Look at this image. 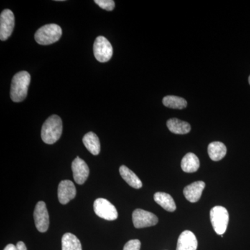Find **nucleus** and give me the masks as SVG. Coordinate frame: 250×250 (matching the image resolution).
Here are the masks:
<instances>
[{"label":"nucleus","mask_w":250,"mask_h":250,"mask_svg":"<svg viewBox=\"0 0 250 250\" xmlns=\"http://www.w3.org/2000/svg\"><path fill=\"white\" fill-rule=\"evenodd\" d=\"M30 82L31 76L29 72L21 71L14 75L10 92V96L14 103H21L25 100Z\"/></svg>","instance_id":"f257e3e1"},{"label":"nucleus","mask_w":250,"mask_h":250,"mask_svg":"<svg viewBox=\"0 0 250 250\" xmlns=\"http://www.w3.org/2000/svg\"><path fill=\"white\" fill-rule=\"evenodd\" d=\"M62 131V119L57 115H53L47 118L42 125L41 138L46 144H54L60 139Z\"/></svg>","instance_id":"f03ea898"},{"label":"nucleus","mask_w":250,"mask_h":250,"mask_svg":"<svg viewBox=\"0 0 250 250\" xmlns=\"http://www.w3.org/2000/svg\"><path fill=\"white\" fill-rule=\"evenodd\" d=\"M62 36V28L56 24H49L36 31L35 40L40 45H51L57 42Z\"/></svg>","instance_id":"7ed1b4c3"},{"label":"nucleus","mask_w":250,"mask_h":250,"mask_svg":"<svg viewBox=\"0 0 250 250\" xmlns=\"http://www.w3.org/2000/svg\"><path fill=\"white\" fill-rule=\"evenodd\" d=\"M210 218L215 232L223 236L228 229L229 219L228 210L221 206H216L210 210Z\"/></svg>","instance_id":"20e7f679"},{"label":"nucleus","mask_w":250,"mask_h":250,"mask_svg":"<svg viewBox=\"0 0 250 250\" xmlns=\"http://www.w3.org/2000/svg\"><path fill=\"white\" fill-rule=\"evenodd\" d=\"M93 53L95 59L99 62H106L111 59L113 49L109 41L104 37L98 36L93 45Z\"/></svg>","instance_id":"39448f33"},{"label":"nucleus","mask_w":250,"mask_h":250,"mask_svg":"<svg viewBox=\"0 0 250 250\" xmlns=\"http://www.w3.org/2000/svg\"><path fill=\"white\" fill-rule=\"evenodd\" d=\"M93 208L95 214L100 218L110 221L118 218V213L116 207L106 199H97L94 202Z\"/></svg>","instance_id":"423d86ee"},{"label":"nucleus","mask_w":250,"mask_h":250,"mask_svg":"<svg viewBox=\"0 0 250 250\" xmlns=\"http://www.w3.org/2000/svg\"><path fill=\"white\" fill-rule=\"evenodd\" d=\"M133 223L137 229L154 226L159 222L157 216L151 212L137 208L133 212Z\"/></svg>","instance_id":"0eeeda50"},{"label":"nucleus","mask_w":250,"mask_h":250,"mask_svg":"<svg viewBox=\"0 0 250 250\" xmlns=\"http://www.w3.org/2000/svg\"><path fill=\"white\" fill-rule=\"evenodd\" d=\"M15 27L14 13L10 9H5L0 15V39L7 40L12 34Z\"/></svg>","instance_id":"6e6552de"},{"label":"nucleus","mask_w":250,"mask_h":250,"mask_svg":"<svg viewBox=\"0 0 250 250\" xmlns=\"http://www.w3.org/2000/svg\"><path fill=\"white\" fill-rule=\"evenodd\" d=\"M36 228L41 233L46 232L49 225V213L45 202L40 201L36 206L34 213Z\"/></svg>","instance_id":"1a4fd4ad"},{"label":"nucleus","mask_w":250,"mask_h":250,"mask_svg":"<svg viewBox=\"0 0 250 250\" xmlns=\"http://www.w3.org/2000/svg\"><path fill=\"white\" fill-rule=\"evenodd\" d=\"M73 178L77 184H83L89 176V167L83 159L77 156L72 163Z\"/></svg>","instance_id":"9d476101"},{"label":"nucleus","mask_w":250,"mask_h":250,"mask_svg":"<svg viewBox=\"0 0 250 250\" xmlns=\"http://www.w3.org/2000/svg\"><path fill=\"white\" fill-rule=\"evenodd\" d=\"M75 184L70 180L62 181L58 187V198L62 205H67L76 196Z\"/></svg>","instance_id":"9b49d317"},{"label":"nucleus","mask_w":250,"mask_h":250,"mask_svg":"<svg viewBox=\"0 0 250 250\" xmlns=\"http://www.w3.org/2000/svg\"><path fill=\"white\" fill-rule=\"evenodd\" d=\"M197 246L198 243L195 235L192 231L187 230L179 236L176 250H197Z\"/></svg>","instance_id":"f8f14e48"},{"label":"nucleus","mask_w":250,"mask_h":250,"mask_svg":"<svg viewBox=\"0 0 250 250\" xmlns=\"http://www.w3.org/2000/svg\"><path fill=\"white\" fill-rule=\"evenodd\" d=\"M205 188V183L202 181L194 182L184 189L186 199L192 203L198 202Z\"/></svg>","instance_id":"ddd939ff"},{"label":"nucleus","mask_w":250,"mask_h":250,"mask_svg":"<svg viewBox=\"0 0 250 250\" xmlns=\"http://www.w3.org/2000/svg\"><path fill=\"white\" fill-rule=\"evenodd\" d=\"M200 164V160L195 154L188 153L182 159L181 167L184 172L192 173L198 170Z\"/></svg>","instance_id":"4468645a"},{"label":"nucleus","mask_w":250,"mask_h":250,"mask_svg":"<svg viewBox=\"0 0 250 250\" xmlns=\"http://www.w3.org/2000/svg\"><path fill=\"white\" fill-rule=\"evenodd\" d=\"M154 201L167 211L173 212L177 208L173 198L166 192H156L154 195Z\"/></svg>","instance_id":"2eb2a0df"},{"label":"nucleus","mask_w":250,"mask_h":250,"mask_svg":"<svg viewBox=\"0 0 250 250\" xmlns=\"http://www.w3.org/2000/svg\"><path fill=\"white\" fill-rule=\"evenodd\" d=\"M120 174L130 187L134 188L139 189L143 187V183L138 176L132 170L128 168L126 166H122L119 169Z\"/></svg>","instance_id":"dca6fc26"},{"label":"nucleus","mask_w":250,"mask_h":250,"mask_svg":"<svg viewBox=\"0 0 250 250\" xmlns=\"http://www.w3.org/2000/svg\"><path fill=\"white\" fill-rule=\"evenodd\" d=\"M83 143L86 149L93 155H98L100 152V139L95 133H87L83 136Z\"/></svg>","instance_id":"f3484780"},{"label":"nucleus","mask_w":250,"mask_h":250,"mask_svg":"<svg viewBox=\"0 0 250 250\" xmlns=\"http://www.w3.org/2000/svg\"><path fill=\"white\" fill-rule=\"evenodd\" d=\"M208 154L211 160L218 161L223 159L227 154V147L224 143L215 141L208 146Z\"/></svg>","instance_id":"a211bd4d"},{"label":"nucleus","mask_w":250,"mask_h":250,"mask_svg":"<svg viewBox=\"0 0 250 250\" xmlns=\"http://www.w3.org/2000/svg\"><path fill=\"white\" fill-rule=\"evenodd\" d=\"M167 126L171 132L175 134H187L190 132L191 127L189 123L180 121L177 118H172L167 122Z\"/></svg>","instance_id":"6ab92c4d"},{"label":"nucleus","mask_w":250,"mask_h":250,"mask_svg":"<svg viewBox=\"0 0 250 250\" xmlns=\"http://www.w3.org/2000/svg\"><path fill=\"white\" fill-rule=\"evenodd\" d=\"M62 250H82V244L75 235L66 233L62 236Z\"/></svg>","instance_id":"aec40b11"},{"label":"nucleus","mask_w":250,"mask_h":250,"mask_svg":"<svg viewBox=\"0 0 250 250\" xmlns=\"http://www.w3.org/2000/svg\"><path fill=\"white\" fill-rule=\"evenodd\" d=\"M163 104L166 107L172 109H184L187 106V101L180 97L168 95L163 99Z\"/></svg>","instance_id":"412c9836"},{"label":"nucleus","mask_w":250,"mask_h":250,"mask_svg":"<svg viewBox=\"0 0 250 250\" xmlns=\"http://www.w3.org/2000/svg\"><path fill=\"white\" fill-rule=\"evenodd\" d=\"M95 3L102 9L108 11H113L115 8V1L113 0H95Z\"/></svg>","instance_id":"4be33fe9"},{"label":"nucleus","mask_w":250,"mask_h":250,"mask_svg":"<svg viewBox=\"0 0 250 250\" xmlns=\"http://www.w3.org/2000/svg\"><path fill=\"white\" fill-rule=\"evenodd\" d=\"M141 246V243L139 240H131L125 245L123 250H140Z\"/></svg>","instance_id":"5701e85b"},{"label":"nucleus","mask_w":250,"mask_h":250,"mask_svg":"<svg viewBox=\"0 0 250 250\" xmlns=\"http://www.w3.org/2000/svg\"><path fill=\"white\" fill-rule=\"evenodd\" d=\"M16 250H27L25 244L22 241H19L16 245Z\"/></svg>","instance_id":"b1692460"},{"label":"nucleus","mask_w":250,"mask_h":250,"mask_svg":"<svg viewBox=\"0 0 250 250\" xmlns=\"http://www.w3.org/2000/svg\"><path fill=\"white\" fill-rule=\"evenodd\" d=\"M4 250H16V246H15L14 244H9L6 246Z\"/></svg>","instance_id":"393cba45"},{"label":"nucleus","mask_w":250,"mask_h":250,"mask_svg":"<svg viewBox=\"0 0 250 250\" xmlns=\"http://www.w3.org/2000/svg\"><path fill=\"white\" fill-rule=\"evenodd\" d=\"M249 83L250 84V76L249 77Z\"/></svg>","instance_id":"a878e982"}]
</instances>
